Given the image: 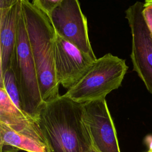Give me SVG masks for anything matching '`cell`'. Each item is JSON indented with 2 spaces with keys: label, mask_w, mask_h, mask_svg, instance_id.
Instances as JSON below:
<instances>
[{
  "label": "cell",
  "mask_w": 152,
  "mask_h": 152,
  "mask_svg": "<svg viewBox=\"0 0 152 152\" xmlns=\"http://www.w3.org/2000/svg\"><path fill=\"white\" fill-rule=\"evenodd\" d=\"M83 104L65 96L44 102L36 121L47 152H87L93 145L83 121Z\"/></svg>",
  "instance_id": "obj_1"
},
{
  "label": "cell",
  "mask_w": 152,
  "mask_h": 152,
  "mask_svg": "<svg viewBox=\"0 0 152 152\" xmlns=\"http://www.w3.org/2000/svg\"><path fill=\"white\" fill-rule=\"evenodd\" d=\"M21 8L42 99L48 102L60 96L55 69L56 32L49 17L31 2L21 0Z\"/></svg>",
  "instance_id": "obj_2"
},
{
  "label": "cell",
  "mask_w": 152,
  "mask_h": 152,
  "mask_svg": "<svg viewBox=\"0 0 152 152\" xmlns=\"http://www.w3.org/2000/svg\"><path fill=\"white\" fill-rule=\"evenodd\" d=\"M127 70L124 59L106 53L97 58L64 95L80 104L105 99L109 93L120 87Z\"/></svg>",
  "instance_id": "obj_3"
},
{
  "label": "cell",
  "mask_w": 152,
  "mask_h": 152,
  "mask_svg": "<svg viewBox=\"0 0 152 152\" xmlns=\"http://www.w3.org/2000/svg\"><path fill=\"white\" fill-rule=\"evenodd\" d=\"M11 69L20 90L23 110L36 120L44 102L40 91L21 5L18 14L16 45Z\"/></svg>",
  "instance_id": "obj_4"
},
{
  "label": "cell",
  "mask_w": 152,
  "mask_h": 152,
  "mask_svg": "<svg viewBox=\"0 0 152 152\" xmlns=\"http://www.w3.org/2000/svg\"><path fill=\"white\" fill-rule=\"evenodd\" d=\"M144 3L136 2L125 11L132 35L133 69L152 94V34L142 15Z\"/></svg>",
  "instance_id": "obj_5"
},
{
  "label": "cell",
  "mask_w": 152,
  "mask_h": 152,
  "mask_svg": "<svg viewBox=\"0 0 152 152\" xmlns=\"http://www.w3.org/2000/svg\"><path fill=\"white\" fill-rule=\"evenodd\" d=\"M49 18L57 34L93 59H97L89 40L87 19L78 1L62 0Z\"/></svg>",
  "instance_id": "obj_6"
},
{
  "label": "cell",
  "mask_w": 152,
  "mask_h": 152,
  "mask_svg": "<svg viewBox=\"0 0 152 152\" xmlns=\"http://www.w3.org/2000/svg\"><path fill=\"white\" fill-rule=\"evenodd\" d=\"M83 121L99 152H121L115 126L105 99L83 104Z\"/></svg>",
  "instance_id": "obj_7"
},
{
  "label": "cell",
  "mask_w": 152,
  "mask_h": 152,
  "mask_svg": "<svg viewBox=\"0 0 152 152\" xmlns=\"http://www.w3.org/2000/svg\"><path fill=\"white\" fill-rule=\"evenodd\" d=\"M55 69L57 81L69 90L96 60L56 33L54 41Z\"/></svg>",
  "instance_id": "obj_8"
},
{
  "label": "cell",
  "mask_w": 152,
  "mask_h": 152,
  "mask_svg": "<svg viewBox=\"0 0 152 152\" xmlns=\"http://www.w3.org/2000/svg\"><path fill=\"white\" fill-rule=\"evenodd\" d=\"M21 0L0 1V77L11 68Z\"/></svg>",
  "instance_id": "obj_9"
},
{
  "label": "cell",
  "mask_w": 152,
  "mask_h": 152,
  "mask_svg": "<svg viewBox=\"0 0 152 152\" xmlns=\"http://www.w3.org/2000/svg\"><path fill=\"white\" fill-rule=\"evenodd\" d=\"M1 152H47L40 128L16 131L0 122Z\"/></svg>",
  "instance_id": "obj_10"
},
{
  "label": "cell",
  "mask_w": 152,
  "mask_h": 152,
  "mask_svg": "<svg viewBox=\"0 0 152 152\" xmlns=\"http://www.w3.org/2000/svg\"><path fill=\"white\" fill-rule=\"evenodd\" d=\"M0 122L16 131L39 128L34 119L18 109L0 84Z\"/></svg>",
  "instance_id": "obj_11"
},
{
  "label": "cell",
  "mask_w": 152,
  "mask_h": 152,
  "mask_svg": "<svg viewBox=\"0 0 152 152\" xmlns=\"http://www.w3.org/2000/svg\"><path fill=\"white\" fill-rule=\"evenodd\" d=\"M0 84L3 85L8 96L16 107L22 112L26 113L23 110L20 90L14 74L11 68L7 69L4 74L0 77Z\"/></svg>",
  "instance_id": "obj_12"
},
{
  "label": "cell",
  "mask_w": 152,
  "mask_h": 152,
  "mask_svg": "<svg viewBox=\"0 0 152 152\" xmlns=\"http://www.w3.org/2000/svg\"><path fill=\"white\" fill-rule=\"evenodd\" d=\"M62 0H34L32 4L49 17Z\"/></svg>",
  "instance_id": "obj_13"
},
{
  "label": "cell",
  "mask_w": 152,
  "mask_h": 152,
  "mask_svg": "<svg viewBox=\"0 0 152 152\" xmlns=\"http://www.w3.org/2000/svg\"><path fill=\"white\" fill-rule=\"evenodd\" d=\"M142 15L144 21L152 34V1L147 0L144 2L142 8Z\"/></svg>",
  "instance_id": "obj_14"
},
{
  "label": "cell",
  "mask_w": 152,
  "mask_h": 152,
  "mask_svg": "<svg viewBox=\"0 0 152 152\" xmlns=\"http://www.w3.org/2000/svg\"><path fill=\"white\" fill-rule=\"evenodd\" d=\"M144 142L148 147V150L152 152V135H147L144 138Z\"/></svg>",
  "instance_id": "obj_15"
},
{
  "label": "cell",
  "mask_w": 152,
  "mask_h": 152,
  "mask_svg": "<svg viewBox=\"0 0 152 152\" xmlns=\"http://www.w3.org/2000/svg\"><path fill=\"white\" fill-rule=\"evenodd\" d=\"M87 152H99V151L97 150V149L95 148V147L93 144Z\"/></svg>",
  "instance_id": "obj_16"
},
{
  "label": "cell",
  "mask_w": 152,
  "mask_h": 152,
  "mask_svg": "<svg viewBox=\"0 0 152 152\" xmlns=\"http://www.w3.org/2000/svg\"><path fill=\"white\" fill-rule=\"evenodd\" d=\"M146 152H151V151H149V150H148L147 151H146Z\"/></svg>",
  "instance_id": "obj_17"
},
{
  "label": "cell",
  "mask_w": 152,
  "mask_h": 152,
  "mask_svg": "<svg viewBox=\"0 0 152 152\" xmlns=\"http://www.w3.org/2000/svg\"><path fill=\"white\" fill-rule=\"evenodd\" d=\"M151 1H152V0H151Z\"/></svg>",
  "instance_id": "obj_18"
}]
</instances>
